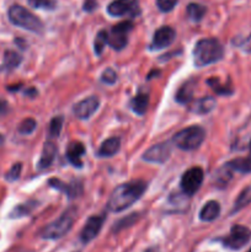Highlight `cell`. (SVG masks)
<instances>
[{"label": "cell", "mask_w": 251, "mask_h": 252, "mask_svg": "<svg viewBox=\"0 0 251 252\" xmlns=\"http://www.w3.org/2000/svg\"><path fill=\"white\" fill-rule=\"evenodd\" d=\"M107 12L111 16H138L140 14V7L138 0H113L107 6Z\"/></svg>", "instance_id": "obj_10"}, {"label": "cell", "mask_w": 251, "mask_h": 252, "mask_svg": "<svg viewBox=\"0 0 251 252\" xmlns=\"http://www.w3.org/2000/svg\"><path fill=\"white\" fill-rule=\"evenodd\" d=\"M20 86H21V85H15V86H9V88H7V90H9V91H16V90H19V89H20Z\"/></svg>", "instance_id": "obj_42"}, {"label": "cell", "mask_w": 251, "mask_h": 252, "mask_svg": "<svg viewBox=\"0 0 251 252\" xmlns=\"http://www.w3.org/2000/svg\"><path fill=\"white\" fill-rule=\"evenodd\" d=\"M206 138V130L201 126H189L172 137V144L185 152L198 149Z\"/></svg>", "instance_id": "obj_5"}, {"label": "cell", "mask_w": 251, "mask_h": 252, "mask_svg": "<svg viewBox=\"0 0 251 252\" xmlns=\"http://www.w3.org/2000/svg\"><path fill=\"white\" fill-rule=\"evenodd\" d=\"M176 38V31L170 26H162L155 31L150 49H162L171 46Z\"/></svg>", "instance_id": "obj_13"}, {"label": "cell", "mask_w": 251, "mask_h": 252, "mask_svg": "<svg viewBox=\"0 0 251 252\" xmlns=\"http://www.w3.org/2000/svg\"><path fill=\"white\" fill-rule=\"evenodd\" d=\"M204 174L201 167H191L187 171H185L181 177V181H180V186H181L185 196L191 197L194 193H197V191L201 189Z\"/></svg>", "instance_id": "obj_7"}, {"label": "cell", "mask_w": 251, "mask_h": 252, "mask_svg": "<svg viewBox=\"0 0 251 252\" xmlns=\"http://www.w3.org/2000/svg\"><path fill=\"white\" fill-rule=\"evenodd\" d=\"M30 6L34 9L54 10L57 7V0H27Z\"/></svg>", "instance_id": "obj_32"}, {"label": "cell", "mask_w": 251, "mask_h": 252, "mask_svg": "<svg viewBox=\"0 0 251 252\" xmlns=\"http://www.w3.org/2000/svg\"><path fill=\"white\" fill-rule=\"evenodd\" d=\"M177 1L179 0H157V6L161 12H170L176 6Z\"/></svg>", "instance_id": "obj_35"}, {"label": "cell", "mask_w": 251, "mask_h": 252, "mask_svg": "<svg viewBox=\"0 0 251 252\" xmlns=\"http://www.w3.org/2000/svg\"><path fill=\"white\" fill-rule=\"evenodd\" d=\"M57 152H58V149H57V145L54 144L53 142L48 140V142L44 143L43 149H42L41 158H39L38 164H37L38 169L39 170L48 169V167L53 164L54 159H56Z\"/></svg>", "instance_id": "obj_16"}, {"label": "cell", "mask_w": 251, "mask_h": 252, "mask_svg": "<svg viewBox=\"0 0 251 252\" xmlns=\"http://www.w3.org/2000/svg\"><path fill=\"white\" fill-rule=\"evenodd\" d=\"M108 41V32H106L105 30H101L95 37V42H94V51H95L96 56H101L105 49L106 44Z\"/></svg>", "instance_id": "obj_30"}, {"label": "cell", "mask_w": 251, "mask_h": 252, "mask_svg": "<svg viewBox=\"0 0 251 252\" xmlns=\"http://www.w3.org/2000/svg\"><path fill=\"white\" fill-rule=\"evenodd\" d=\"M36 128H37L36 120H33V118H25V120L19 125L17 130H19L20 134L29 135V134H32Z\"/></svg>", "instance_id": "obj_31"}, {"label": "cell", "mask_w": 251, "mask_h": 252, "mask_svg": "<svg viewBox=\"0 0 251 252\" xmlns=\"http://www.w3.org/2000/svg\"><path fill=\"white\" fill-rule=\"evenodd\" d=\"M22 57L20 56L17 52L11 51V49H7L4 53V58H2V64H1V70L2 71H11L14 69H16L17 66L21 64Z\"/></svg>", "instance_id": "obj_24"}, {"label": "cell", "mask_w": 251, "mask_h": 252, "mask_svg": "<svg viewBox=\"0 0 251 252\" xmlns=\"http://www.w3.org/2000/svg\"><path fill=\"white\" fill-rule=\"evenodd\" d=\"M6 110H7V103L5 102V101L0 100V116L4 115V113L6 112Z\"/></svg>", "instance_id": "obj_38"}, {"label": "cell", "mask_w": 251, "mask_h": 252, "mask_svg": "<svg viewBox=\"0 0 251 252\" xmlns=\"http://www.w3.org/2000/svg\"><path fill=\"white\" fill-rule=\"evenodd\" d=\"M100 107V98L97 96H90L79 101L73 107V113L79 120H89Z\"/></svg>", "instance_id": "obj_12"}, {"label": "cell", "mask_w": 251, "mask_h": 252, "mask_svg": "<svg viewBox=\"0 0 251 252\" xmlns=\"http://www.w3.org/2000/svg\"><path fill=\"white\" fill-rule=\"evenodd\" d=\"M251 239V230L244 225H233L230 229V233L228 236L221 240L224 248L229 250H240Z\"/></svg>", "instance_id": "obj_6"}, {"label": "cell", "mask_w": 251, "mask_h": 252, "mask_svg": "<svg viewBox=\"0 0 251 252\" xmlns=\"http://www.w3.org/2000/svg\"><path fill=\"white\" fill-rule=\"evenodd\" d=\"M106 220V217L103 216H91L90 218L86 220L85 225H84L83 230L80 233V240L83 244H89L93 241L98 233L102 229L103 223Z\"/></svg>", "instance_id": "obj_11"}, {"label": "cell", "mask_w": 251, "mask_h": 252, "mask_svg": "<svg viewBox=\"0 0 251 252\" xmlns=\"http://www.w3.org/2000/svg\"><path fill=\"white\" fill-rule=\"evenodd\" d=\"M7 16H9L10 22L12 25L21 29L27 30L33 33H42L44 30L43 22L41 21L39 17L32 14L31 11L26 9V7L21 6V5H12L10 6L9 11H7Z\"/></svg>", "instance_id": "obj_3"}, {"label": "cell", "mask_w": 251, "mask_h": 252, "mask_svg": "<svg viewBox=\"0 0 251 252\" xmlns=\"http://www.w3.org/2000/svg\"><path fill=\"white\" fill-rule=\"evenodd\" d=\"M194 80H187L186 83L182 84L181 88L177 90L176 95H175V100L180 105H188L193 98V91H194Z\"/></svg>", "instance_id": "obj_19"}, {"label": "cell", "mask_w": 251, "mask_h": 252, "mask_svg": "<svg viewBox=\"0 0 251 252\" xmlns=\"http://www.w3.org/2000/svg\"><path fill=\"white\" fill-rule=\"evenodd\" d=\"M217 105V101L214 97L207 96V97L198 98L189 102L188 110L191 112L196 113V115H207V113L212 112Z\"/></svg>", "instance_id": "obj_17"}, {"label": "cell", "mask_w": 251, "mask_h": 252, "mask_svg": "<svg viewBox=\"0 0 251 252\" xmlns=\"http://www.w3.org/2000/svg\"><path fill=\"white\" fill-rule=\"evenodd\" d=\"M207 84L212 88V90L217 94V95L221 96H230L234 94V90L231 89V86L225 85V84H221L220 80L218 78H211L207 80Z\"/></svg>", "instance_id": "obj_28"}, {"label": "cell", "mask_w": 251, "mask_h": 252, "mask_svg": "<svg viewBox=\"0 0 251 252\" xmlns=\"http://www.w3.org/2000/svg\"><path fill=\"white\" fill-rule=\"evenodd\" d=\"M37 207H38V202L33 201V199H31V201L24 202V203L17 204V206L15 207V208L12 209L11 212H10L9 217L11 219L24 218V217L30 216V214H31L32 212H33L34 209L37 208Z\"/></svg>", "instance_id": "obj_23"}, {"label": "cell", "mask_w": 251, "mask_h": 252, "mask_svg": "<svg viewBox=\"0 0 251 252\" xmlns=\"http://www.w3.org/2000/svg\"><path fill=\"white\" fill-rule=\"evenodd\" d=\"M4 142H5V138H4V135H2V134H0V145H1L2 143H4Z\"/></svg>", "instance_id": "obj_44"}, {"label": "cell", "mask_w": 251, "mask_h": 252, "mask_svg": "<svg viewBox=\"0 0 251 252\" xmlns=\"http://www.w3.org/2000/svg\"><path fill=\"white\" fill-rule=\"evenodd\" d=\"M153 75H155V76H157V75H160V71H159V70H153L152 73H150L149 75H148V79H152V76H153Z\"/></svg>", "instance_id": "obj_40"}, {"label": "cell", "mask_w": 251, "mask_h": 252, "mask_svg": "<svg viewBox=\"0 0 251 252\" xmlns=\"http://www.w3.org/2000/svg\"><path fill=\"white\" fill-rule=\"evenodd\" d=\"M21 171H22V164L21 162H16V164H14L11 166V169L7 171L6 176H5V179L7 180L9 182H14L16 181V180L20 179V175H21Z\"/></svg>", "instance_id": "obj_33"}, {"label": "cell", "mask_w": 251, "mask_h": 252, "mask_svg": "<svg viewBox=\"0 0 251 252\" xmlns=\"http://www.w3.org/2000/svg\"><path fill=\"white\" fill-rule=\"evenodd\" d=\"M140 218L139 213H132L129 216L125 217L121 220L116 221L112 226V233H120V231L125 230L126 228H129V226L134 225L135 223L138 221V219Z\"/></svg>", "instance_id": "obj_27"}, {"label": "cell", "mask_w": 251, "mask_h": 252, "mask_svg": "<svg viewBox=\"0 0 251 252\" xmlns=\"http://www.w3.org/2000/svg\"><path fill=\"white\" fill-rule=\"evenodd\" d=\"M172 153V144L170 142L157 143V144L150 147L147 152L143 154L142 159L150 164H165L170 159Z\"/></svg>", "instance_id": "obj_9"}, {"label": "cell", "mask_w": 251, "mask_h": 252, "mask_svg": "<svg viewBox=\"0 0 251 252\" xmlns=\"http://www.w3.org/2000/svg\"><path fill=\"white\" fill-rule=\"evenodd\" d=\"M240 47L244 52H246V53H251V34H249V36L241 42Z\"/></svg>", "instance_id": "obj_37"}, {"label": "cell", "mask_w": 251, "mask_h": 252, "mask_svg": "<svg viewBox=\"0 0 251 252\" xmlns=\"http://www.w3.org/2000/svg\"><path fill=\"white\" fill-rule=\"evenodd\" d=\"M101 81L107 85H113L117 81V73L113 69L107 68L102 74H101Z\"/></svg>", "instance_id": "obj_34"}, {"label": "cell", "mask_w": 251, "mask_h": 252, "mask_svg": "<svg viewBox=\"0 0 251 252\" xmlns=\"http://www.w3.org/2000/svg\"><path fill=\"white\" fill-rule=\"evenodd\" d=\"M64 125V118L62 116H56V117L52 118L51 123H49L48 127V137L51 139H56L61 135L62 129H63Z\"/></svg>", "instance_id": "obj_29"}, {"label": "cell", "mask_w": 251, "mask_h": 252, "mask_svg": "<svg viewBox=\"0 0 251 252\" xmlns=\"http://www.w3.org/2000/svg\"><path fill=\"white\" fill-rule=\"evenodd\" d=\"M147 191V182L142 180L126 182L113 189L107 202L108 211L121 213L132 207Z\"/></svg>", "instance_id": "obj_1"}, {"label": "cell", "mask_w": 251, "mask_h": 252, "mask_svg": "<svg viewBox=\"0 0 251 252\" xmlns=\"http://www.w3.org/2000/svg\"><path fill=\"white\" fill-rule=\"evenodd\" d=\"M224 48L217 38H202L193 48V63L197 68L211 65L221 61Z\"/></svg>", "instance_id": "obj_2"}, {"label": "cell", "mask_w": 251, "mask_h": 252, "mask_svg": "<svg viewBox=\"0 0 251 252\" xmlns=\"http://www.w3.org/2000/svg\"><path fill=\"white\" fill-rule=\"evenodd\" d=\"M246 159H248L249 162L251 164V140H250V144H249V155L246 157Z\"/></svg>", "instance_id": "obj_41"}, {"label": "cell", "mask_w": 251, "mask_h": 252, "mask_svg": "<svg viewBox=\"0 0 251 252\" xmlns=\"http://www.w3.org/2000/svg\"><path fill=\"white\" fill-rule=\"evenodd\" d=\"M25 95H26V96H32V97H33V96L37 95V90H36V89L31 88V89H29V90H27L26 93H25Z\"/></svg>", "instance_id": "obj_39"}, {"label": "cell", "mask_w": 251, "mask_h": 252, "mask_svg": "<svg viewBox=\"0 0 251 252\" xmlns=\"http://www.w3.org/2000/svg\"><path fill=\"white\" fill-rule=\"evenodd\" d=\"M97 7V1L96 0H85L83 5V10L86 12H93Z\"/></svg>", "instance_id": "obj_36"}, {"label": "cell", "mask_w": 251, "mask_h": 252, "mask_svg": "<svg viewBox=\"0 0 251 252\" xmlns=\"http://www.w3.org/2000/svg\"><path fill=\"white\" fill-rule=\"evenodd\" d=\"M219 214H220V204L217 201H209L199 211V219L202 221L209 223V221L216 220Z\"/></svg>", "instance_id": "obj_20"}, {"label": "cell", "mask_w": 251, "mask_h": 252, "mask_svg": "<svg viewBox=\"0 0 251 252\" xmlns=\"http://www.w3.org/2000/svg\"><path fill=\"white\" fill-rule=\"evenodd\" d=\"M130 108L133 112L138 116H144L147 113L148 106H149V94L148 93H138L129 102Z\"/></svg>", "instance_id": "obj_21"}, {"label": "cell", "mask_w": 251, "mask_h": 252, "mask_svg": "<svg viewBox=\"0 0 251 252\" xmlns=\"http://www.w3.org/2000/svg\"><path fill=\"white\" fill-rule=\"evenodd\" d=\"M206 6L198 4V2H191V4L187 5L186 9L187 16H188V19L193 22L201 21V20L203 19L204 15H206Z\"/></svg>", "instance_id": "obj_26"}, {"label": "cell", "mask_w": 251, "mask_h": 252, "mask_svg": "<svg viewBox=\"0 0 251 252\" xmlns=\"http://www.w3.org/2000/svg\"><path fill=\"white\" fill-rule=\"evenodd\" d=\"M133 30L132 21H122L113 26L108 33L107 44L115 51H122L128 44V34Z\"/></svg>", "instance_id": "obj_8"}, {"label": "cell", "mask_w": 251, "mask_h": 252, "mask_svg": "<svg viewBox=\"0 0 251 252\" xmlns=\"http://www.w3.org/2000/svg\"><path fill=\"white\" fill-rule=\"evenodd\" d=\"M121 148V139L118 137H111L106 139L98 148L97 155L98 158H112L113 155L120 152Z\"/></svg>", "instance_id": "obj_18"}, {"label": "cell", "mask_w": 251, "mask_h": 252, "mask_svg": "<svg viewBox=\"0 0 251 252\" xmlns=\"http://www.w3.org/2000/svg\"><path fill=\"white\" fill-rule=\"evenodd\" d=\"M250 203H251V186H248L245 187L240 193H239L238 198H236V201L234 202V207H233V211H231V214L238 213V212H240L241 209H244Z\"/></svg>", "instance_id": "obj_25"}, {"label": "cell", "mask_w": 251, "mask_h": 252, "mask_svg": "<svg viewBox=\"0 0 251 252\" xmlns=\"http://www.w3.org/2000/svg\"><path fill=\"white\" fill-rule=\"evenodd\" d=\"M48 186L51 189H58L59 192H63L64 194H66L69 199L76 198V197H79L83 193V184L78 181V180L71 181L70 184H66V182H63L59 179H49Z\"/></svg>", "instance_id": "obj_14"}, {"label": "cell", "mask_w": 251, "mask_h": 252, "mask_svg": "<svg viewBox=\"0 0 251 252\" xmlns=\"http://www.w3.org/2000/svg\"><path fill=\"white\" fill-rule=\"evenodd\" d=\"M86 149L84 147V144L81 142H71L70 144L68 145V149H66L65 157L66 160L73 165L74 167H78V169H81L83 167V155L85 154Z\"/></svg>", "instance_id": "obj_15"}, {"label": "cell", "mask_w": 251, "mask_h": 252, "mask_svg": "<svg viewBox=\"0 0 251 252\" xmlns=\"http://www.w3.org/2000/svg\"><path fill=\"white\" fill-rule=\"evenodd\" d=\"M144 252H159V250H157V248H149V249H147Z\"/></svg>", "instance_id": "obj_43"}, {"label": "cell", "mask_w": 251, "mask_h": 252, "mask_svg": "<svg viewBox=\"0 0 251 252\" xmlns=\"http://www.w3.org/2000/svg\"><path fill=\"white\" fill-rule=\"evenodd\" d=\"M231 179H233V170L225 164L214 172L212 182L218 189H225L226 185L231 181Z\"/></svg>", "instance_id": "obj_22"}, {"label": "cell", "mask_w": 251, "mask_h": 252, "mask_svg": "<svg viewBox=\"0 0 251 252\" xmlns=\"http://www.w3.org/2000/svg\"><path fill=\"white\" fill-rule=\"evenodd\" d=\"M75 208H69L57 220L52 221L48 225L44 226L39 235L44 240H57V239L63 238L73 228V224L75 221Z\"/></svg>", "instance_id": "obj_4"}, {"label": "cell", "mask_w": 251, "mask_h": 252, "mask_svg": "<svg viewBox=\"0 0 251 252\" xmlns=\"http://www.w3.org/2000/svg\"><path fill=\"white\" fill-rule=\"evenodd\" d=\"M248 252H251V249H250V250H249V251H248Z\"/></svg>", "instance_id": "obj_45"}]
</instances>
